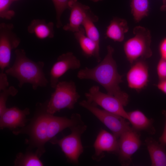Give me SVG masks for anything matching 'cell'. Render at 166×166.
<instances>
[{
	"instance_id": "cell-1",
	"label": "cell",
	"mask_w": 166,
	"mask_h": 166,
	"mask_svg": "<svg viewBox=\"0 0 166 166\" xmlns=\"http://www.w3.org/2000/svg\"><path fill=\"white\" fill-rule=\"evenodd\" d=\"M107 54L103 60L94 67L81 69L77 74L80 79L95 81L103 86L107 93L118 99L124 106L128 103V94L122 90L120 84L122 76L118 72L116 62L113 57L114 49L110 45L107 47Z\"/></svg>"
},
{
	"instance_id": "cell-2",
	"label": "cell",
	"mask_w": 166,
	"mask_h": 166,
	"mask_svg": "<svg viewBox=\"0 0 166 166\" xmlns=\"http://www.w3.org/2000/svg\"><path fill=\"white\" fill-rule=\"evenodd\" d=\"M15 53L14 64L6 70V73L17 79L20 88L27 83L31 84L34 90L39 87L46 86L48 81L43 71L44 62H36L30 59L22 49H16Z\"/></svg>"
},
{
	"instance_id": "cell-3",
	"label": "cell",
	"mask_w": 166,
	"mask_h": 166,
	"mask_svg": "<svg viewBox=\"0 0 166 166\" xmlns=\"http://www.w3.org/2000/svg\"><path fill=\"white\" fill-rule=\"evenodd\" d=\"M134 36L124 43L123 49L126 57L131 64L140 60L149 58L152 55L151 48L152 36L147 28L135 26L133 31Z\"/></svg>"
},
{
	"instance_id": "cell-4",
	"label": "cell",
	"mask_w": 166,
	"mask_h": 166,
	"mask_svg": "<svg viewBox=\"0 0 166 166\" xmlns=\"http://www.w3.org/2000/svg\"><path fill=\"white\" fill-rule=\"evenodd\" d=\"M50 114L45 112L36 116L26 127L13 130V133L18 135L21 133L28 135L29 139L26 143L37 148L36 153L39 158L45 152L44 145L47 142V133L49 119Z\"/></svg>"
},
{
	"instance_id": "cell-5",
	"label": "cell",
	"mask_w": 166,
	"mask_h": 166,
	"mask_svg": "<svg viewBox=\"0 0 166 166\" xmlns=\"http://www.w3.org/2000/svg\"><path fill=\"white\" fill-rule=\"evenodd\" d=\"M54 89L47 105L46 112L53 115L64 109H73L80 97L75 83L72 81H59Z\"/></svg>"
},
{
	"instance_id": "cell-6",
	"label": "cell",
	"mask_w": 166,
	"mask_h": 166,
	"mask_svg": "<svg viewBox=\"0 0 166 166\" xmlns=\"http://www.w3.org/2000/svg\"><path fill=\"white\" fill-rule=\"evenodd\" d=\"M87 128L86 125L82 121L70 128L71 132L69 135L60 139L54 137L49 141L59 146L69 162L78 164L84 151L81 137Z\"/></svg>"
},
{
	"instance_id": "cell-7",
	"label": "cell",
	"mask_w": 166,
	"mask_h": 166,
	"mask_svg": "<svg viewBox=\"0 0 166 166\" xmlns=\"http://www.w3.org/2000/svg\"><path fill=\"white\" fill-rule=\"evenodd\" d=\"M79 104L95 116L118 139L124 132L131 128L129 123L125 118L100 109L97 105L87 100L81 101Z\"/></svg>"
},
{
	"instance_id": "cell-8",
	"label": "cell",
	"mask_w": 166,
	"mask_h": 166,
	"mask_svg": "<svg viewBox=\"0 0 166 166\" xmlns=\"http://www.w3.org/2000/svg\"><path fill=\"white\" fill-rule=\"evenodd\" d=\"M85 96L88 101L100 106L106 111L128 120L127 112L124 109V106L121 102L115 97L101 92L98 86H92L88 92L85 93Z\"/></svg>"
},
{
	"instance_id": "cell-9",
	"label": "cell",
	"mask_w": 166,
	"mask_h": 166,
	"mask_svg": "<svg viewBox=\"0 0 166 166\" xmlns=\"http://www.w3.org/2000/svg\"><path fill=\"white\" fill-rule=\"evenodd\" d=\"M13 29L11 24H0V68L2 72L6 68L10 67L12 51L18 46L20 42L13 31Z\"/></svg>"
},
{
	"instance_id": "cell-10",
	"label": "cell",
	"mask_w": 166,
	"mask_h": 166,
	"mask_svg": "<svg viewBox=\"0 0 166 166\" xmlns=\"http://www.w3.org/2000/svg\"><path fill=\"white\" fill-rule=\"evenodd\" d=\"M140 132L132 128L124 132L118 138L119 160L122 166H129L132 156L139 149L141 144Z\"/></svg>"
},
{
	"instance_id": "cell-11",
	"label": "cell",
	"mask_w": 166,
	"mask_h": 166,
	"mask_svg": "<svg viewBox=\"0 0 166 166\" xmlns=\"http://www.w3.org/2000/svg\"><path fill=\"white\" fill-rule=\"evenodd\" d=\"M81 66L80 61L72 52H67L59 56L50 71L51 87L54 89L60 77L68 70L78 69Z\"/></svg>"
},
{
	"instance_id": "cell-12",
	"label": "cell",
	"mask_w": 166,
	"mask_h": 166,
	"mask_svg": "<svg viewBox=\"0 0 166 166\" xmlns=\"http://www.w3.org/2000/svg\"><path fill=\"white\" fill-rule=\"evenodd\" d=\"M93 147L95 152L92 158L99 161L105 156V152L118 154V139L113 133L102 129L97 135Z\"/></svg>"
},
{
	"instance_id": "cell-13",
	"label": "cell",
	"mask_w": 166,
	"mask_h": 166,
	"mask_svg": "<svg viewBox=\"0 0 166 166\" xmlns=\"http://www.w3.org/2000/svg\"><path fill=\"white\" fill-rule=\"evenodd\" d=\"M128 87L137 91L141 90L147 85L149 81L148 68L142 60L132 64L126 75Z\"/></svg>"
},
{
	"instance_id": "cell-14",
	"label": "cell",
	"mask_w": 166,
	"mask_h": 166,
	"mask_svg": "<svg viewBox=\"0 0 166 166\" xmlns=\"http://www.w3.org/2000/svg\"><path fill=\"white\" fill-rule=\"evenodd\" d=\"M30 113L27 108L22 110L16 107L7 108L0 116V129L7 128L14 130L18 127H24L27 121L26 116Z\"/></svg>"
},
{
	"instance_id": "cell-15",
	"label": "cell",
	"mask_w": 166,
	"mask_h": 166,
	"mask_svg": "<svg viewBox=\"0 0 166 166\" xmlns=\"http://www.w3.org/2000/svg\"><path fill=\"white\" fill-rule=\"evenodd\" d=\"M68 7L70 11L69 22L63 26V29L74 33L79 31L82 26L85 13L90 7L77 0H69Z\"/></svg>"
},
{
	"instance_id": "cell-16",
	"label": "cell",
	"mask_w": 166,
	"mask_h": 166,
	"mask_svg": "<svg viewBox=\"0 0 166 166\" xmlns=\"http://www.w3.org/2000/svg\"><path fill=\"white\" fill-rule=\"evenodd\" d=\"M74 33L83 54L87 57H93L98 63L100 62V45L86 36L82 26L79 31Z\"/></svg>"
},
{
	"instance_id": "cell-17",
	"label": "cell",
	"mask_w": 166,
	"mask_h": 166,
	"mask_svg": "<svg viewBox=\"0 0 166 166\" xmlns=\"http://www.w3.org/2000/svg\"><path fill=\"white\" fill-rule=\"evenodd\" d=\"M152 166H166V146L151 137L145 140Z\"/></svg>"
},
{
	"instance_id": "cell-18",
	"label": "cell",
	"mask_w": 166,
	"mask_h": 166,
	"mask_svg": "<svg viewBox=\"0 0 166 166\" xmlns=\"http://www.w3.org/2000/svg\"><path fill=\"white\" fill-rule=\"evenodd\" d=\"M128 24L125 19L114 17L107 27L105 38L114 42H122L124 39L125 34L128 32Z\"/></svg>"
},
{
	"instance_id": "cell-19",
	"label": "cell",
	"mask_w": 166,
	"mask_h": 166,
	"mask_svg": "<svg viewBox=\"0 0 166 166\" xmlns=\"http://www.w3.org/2000/svg\"><path fill=\"white\" fill-rule=\"evenodd\" d=\"M128 121L131 124L132 128L140 132L145 131L151 134L155 133V129L153 126V120L149 119L140 111L136 110L127 112Z\"/></svg>"
},
{
	"instance_id": "cell-20",
	"label": "cell",
	"mask_w": 166,
	"mask_h": 166,
	"mask_svg": "<svg viewBox=\"0 0 166 166\" xmlns=\"http://www.w3.org/2000/svg\"><path fill=\"white\" fill-rule=\"evenodd\" d=\"M54 26L52 22H47L44 20L34 19L28 26L27 30L38 38L43 40L54 37Z\"/></svg>"
},
{
	"instance_id": "cell-21",
	"label": "cell",
	"mask_w": 166,
	"mask_h": 166,
	"mask_svg": "<svg viewBox=\"0 0 166 166\" xmlns=\"http://www.w3.org/2000/svg\"><path fill=\"white\" fill-rule=\"evenodd\" d=\"M98 19V16L93 13L89 8L85 13L82 26L86 36L100 45V34L95 25Z\"/></svg>"
},
{
	"instance_id": "cell-22",
	"label": "cell",
	"mask_w": 166,
	"mask_h": 166,
	"mask_svg": "<svg viewBox=\"0 0 166 166\" xmlns=\"http://www.w3.org/2000/svg\"><path fill=\"white\" fill-rule=\"evenodd\" d=\"M131 12L134 20L138 22L148 14V0H131Z\"/></svg>"
},
{
	"instance_id": "cell-23",
	"label": "cell",
	"mask_w": 166,
	"mask_h": 166,
	"mask_svg": "<svg viewBox=\"0 0 166 166\" xmlns=\"http://www.w3.org/2000/svg\"><path fill=\"white\" fill-rule=\"evenodd\" d=\"M36 152L18 153L14 161L16 166H42L43 164Z\"/></svg>"
},
{
	"instance_id": "cell-24",
	"label": "cell",
	"mask_w": 166,
	"mask_h": 166,
	"mask_svg": "<svg viewBox=\"0 0 166 166\" xmlns=\"http://www.w3.org/2000/svg\"><path fill=\"white\" fill-rule=\"evenodd\" d=\"M54 4L56 13V27L59 28L62 26L61 17L64 11L69 9V0H52Z\"/></svg>"
},
{
	"instance_id": "cell-25",
	"label": "cell",
	"mask_w": 166,
	"mask_h": 166,
	"mask_svg": "<svg viewBox=\"0 0 166 166\" xmlns=\"http://www.w3.org/2000/svg\"><path fill=\"white\" fill-rule=\"evenodd\" d=\"M18 92V90L12 86L0 92V116H2L7 108L6 102L8 97L10 96H15Z\"/></svg>"
},
{
	"instance_id": "cell-26",
	"label": "cell",
	"mask_w": 166,
	"mask_h": 166,
	"mask_svg": "<svg viewBox=\"0 0 166 166\" xmlns=\"http://www.w3.org/2000/svg\"><path fill=\"white\" fill-rule=\"evenodd\" d=\"M11 0H0V17L2 19L10 20L15 14L14 11L10 9Z\"/></svg>"
},
{
	"instance_id": "cell-27",
	"label": "cell",
	"mask_w": 166,
	"mask_h": 166,
	"mask_svg": "<svg viewBox=\"0 0 166 166\" xmlns=\"http://www.w3.org/2000/svg\"><path fill=\"white\" fill-rule=\"evenodd\" d=\"M156 71L159 80L166 79V60L161 58L158 63Z\"/></svg>"
},
{
	"instance_id": "cell-28",
	"label": "cell",
	"mask_w": 166,
	"mask_h": 166,
	"mask_svg": "<svg viewBox=\"0 0 166 166\" xmlns=\"http://www.w3.org/2000/svg\"><path fill=\"white\" fill-rule=\"evenodd\" d=\"M9 84L6 73L1 71L0 73V91L7 88Z\"/></svg>"
},
{
	"instance_id": "cell-29",
	"label": "cell",
	"mask_w": 166,
	"mask_h": 166,
	"mask_svg": "<svg viewBox=\"0 0 166 166\" xmlns=\"http://www.w3.org/2000/svg\"><path fill=\"white\" fill-rule=\"evenodd\" d=\"M159 50L161 58L166 60V38L160 43Z\"/></svg>"
},
{
	"instance_id": "cell-30",
	"label": "cell",
	"mask_w": 166,
	"mask_h": 166,
	"mask_svg": "<svg viewBox=\"0 0 166 166\" xmlns=\"http://www.w3.org/2000/svg\"><path fill=\"white\" fill-rule=\"evenodd\" d=\"M162 113L165 118V122L163 133L159 138V140L160 143L166 146V111L163 110Z\"/></svg>"
},
{
	"instance_id": "cell-31",
	"label": "cell",
	"mask_w": 166,
	"mask_h": 166,
	"mask_svg": "<svg viewBox=\"0 0 166 166\" xmlns=\"http://www.w3.org/2000/svg\"><path fill=\"white\" fill-rule=\"evenodd\" d=\"M156 85L160 91L166 94V79L159 80Z\"/></svg>"
},
{
	"instance_id": "cell-32",
	"label": "cell",
	"mask_w": 166,
	"mask_h": 166,
	"mask_svg": "<svg viewBox=\"0 0 166 166\" xmlns=\"http://www.w3.org/2000/svg\"><path fill=\"white\" fill-rule=\"evenodd\" d=\"M161 9L162 10H166V0H163V5Z\"/></svg>"
},
{
	"instance_id": "cell-33",
	"label": "cell",
	"mask_w": 166,
	"mask_h": 166,
	"mask_svg": "<svg viewBox=\"0 0 166 166\" xmlns=\"http://www.w3.org/2000/svg\"><path fill=\"white\" fill-rule=\"evenodd\" d=\"M89 1H90L92 2H97L100 1H101L103 0H89Z\"/></svg>"
},
{
	"instance_id": "cell-34",
	"label": "cell",
	"mask_w": 166,
	"mask_h": 166,
	"mask_svg": "<svg viewBox=\"0 0 166 166\" xmlns=\"http://www.w3.org/2000/svg\"><path fill=\"white\" fill-rule=\"evenodd\" d=\"M12 1H14V0H11Z\"/></svg>"
}]
</instances>
